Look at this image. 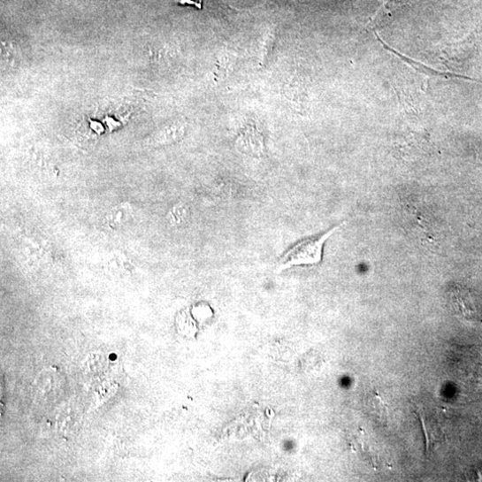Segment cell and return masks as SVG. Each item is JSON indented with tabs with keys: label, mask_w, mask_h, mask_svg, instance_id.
Listing matches in <instances>:
<instances>
[{
	"label": "cell",
	"mask_w": 482,
	"mask_h": 482,
	"mask_svg": "<svg viewBox=\"0 0 482 482\" xmlns=\"http://www.w3.org/2000/svg\"><path fill=\"white\" fill-rule=\"evenodd\" d=\"M375 36H376L377 40L379 41V42L383 46V48L385 50H387L389 52L394 54L396 57L401 58L403 62L409 64L411 67H413L416 71L419 72L420 73H424V74H426V75L432 76V77L435 76V77L447 78V79L460 78V79H465V80H474V81H477V82H482L479 80L471 78V77H467V76H463V75H461V74L453 73L451 72H443V71H439V70L432 69V67H430L428 65H425L423 63H420V62H418L417 60H414V59L403 55L401 52H398L394 48L390 47L387 43L384 42L379 38V36L377 35L376 33H375Z\"/></svg>",
	"instance_id": "2"
},
{
	"label": "cell",
	"mask_w": 482,
	"mask_h": 482,
	"mask_svg": "<svg viewBox=\"0 0 482 482\" xmlns=\"http://www.w3.org/2000/svg\"><path fill=\"white\" fill-rule=\"evenodd\" d=\"M236 147L239 151L256 157H261L264 152L263 136L253 126H248L241 131Z\"/></svg>",
	"instance_id": "3"
},
{
	"label": "cell",
	"mask_w": 482,
	"mask_h": 482,
	"mask_svg": "<svg viewBox=\"0 0 482 482\" xmlns=\"http://www.w3.org/2000/svg\"><path fill=\"white\" fill-rule=\"evenodd\" d=\"M184 126L174 125L170 127H166L163 131L157 134L151 140V144L156 146H163L174 143L180 141L184 135Z\"/></svg>",
	"instance_id": "6"
},
{
	"label": "cell",
	"mask_w": 482,
	"mask_h": 482,
	"mask_svg": "<svg viewBox=\"0 0 482 482\" xmlns=\"http://www.w3.org/2000/svg\"><path fill=\"white\" fill-rule=\"evenodd\" d=\"M107 264L111 270L123 274L130 273L134 269L131 259L119 251H115L109 255Z\"/></svg>",
	"instance_id": "7"
},
{
	"label": "cell",
	"mask_w": 482,
	"mask_h": 482,
	"mask_svg": "<svg viewBox=\"0 0 482 482\" xmlns=\"http://www.w3.org/2000/svg\"><path fill=\"white\" fill-rule=\"evenodd\" d=\"M190 218V210L185 203H180L173 205L168 211L166 218L172 227L185 226Z\"/></svg>",
	"instance_id": "8"
},
{
	"label": "cell",
	"mask_w": 482,
	"mask_h": 482,
	"mask_svg": "<svg viewBox=\"0 0 482 482\" xmlns=\"http://www.w3.org/2000/svg\"><path fill=\"white\" fill-rule=\"evenodd\" d=\"M134 209L130 203H120L107 213L105 224L111 231H123L134 220Z\"/></svg>",
	"instance_id": "5"
},
{
	"label": "cell",
	"mask_w": 482,
	"mask_h": 482,
	"mask_svg": "<svg viewBox=\"0 0 482 482\" xmlns=\"http://www.w3.org/2000/svg\"><path fill=\"white\" fill-rule=\"evenodd\" d=\"M452 308L455 313L462 318L471 321L476 317V310L466 288L461 286H455L449 293Z\"/></svg>",
	"instance_id": "4"
},
{
	"label": "cell",
	"mask_w": 482,
	"mask_h": 482,
	"mask_svg": "<svg viewBox=\"0 0 482 482\" xmlns=\"http://www.w3.org/2000/svg\"><path fill=\"white\" fill-rule=\"evenodd\" d=\"M340 224L327 232L307 238L289 249L279 259L277 272L301 265H316L322 262L324 247L327 240L340 228Z\"/></svg>",
	"instance_id": "1"
}]
</instances>
